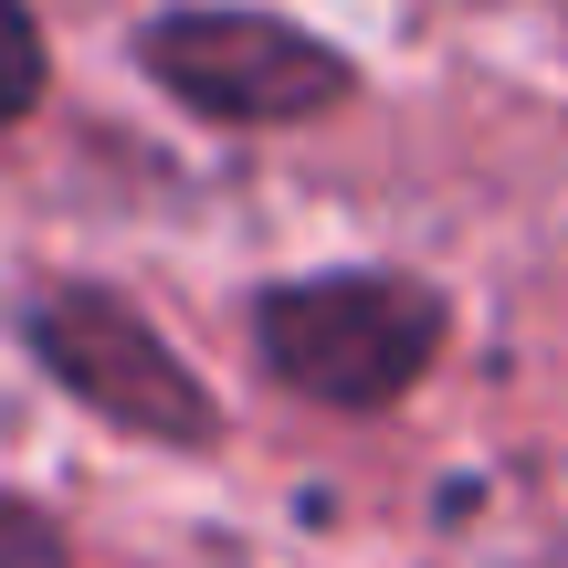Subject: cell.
Listing matches in <instances>:
<instances>
[{"label":"cell","mask_w":568,"mask_h":568,"mask_svg":"<svg viewBox=\"0 0 568 568\" xmlns=\"http://www.w3.org/2000/svg\"><path fill=\"white\" fill-rule=\"evenodd\" d=\"M274 379L337 410H379L443 358V295L410 274H305L253 305Z\"/></svg>","instance_id":"cell-1"},{"label":"cell","mask_w":568,"mask_h":568,"mask_svg":"<svg viewBox=\"0 0 568 568\" xmlns=\"http://www.w3.org/2000/svg\"><path fill=\"white\" fill-rule=\"evenodd\" d=\"M0 568H63L53 527H42V516H21V506H0Z\"/></svg>","instance_id":"cell-5"},{"label":"cell","mask_w":568,"mask_h":568,"mask_svg":"<svg viewBox=\"0 0 568 568\" xmlns=\"http://www.w3.org/2000/svg\"><path fill=\"white\" fill-rule=\"evenodd\" d=\"M32 358L74 389L95 422L148 432V443H211V389L190 379V358L105 284H63V295L32 305Z\"/></svg>","instance_id":"cell-3"},{"label":"cell","mask_w":568,"mask_h":568,"mask_svg":"<svg viewBox=\"0 0 568 568\" xmlns=\"http://www.w3.org/2000/svg\"><path fill=\"white\" fill-rule=\"evenodd\" d=\"M138 63L222 126H305L347 95V63L284 11H159L138 32Z\"/></svg>","instance_id":"cell-2"},{"label":"cell","mask_w":568,"mask_h":568,"mask_svg":"<svg viewBox=\"0 0 568 568\" xmlns=\"http://www.w3.org/2000/svg\"><path fill=\"white\" fill-rule=\"evenodd\" d=\"M32 95H42V32H32L21 0H0V126H11Z\"/></svg>","instance_id":"cell-4"}]
</instances>
